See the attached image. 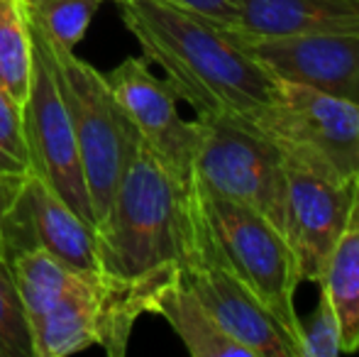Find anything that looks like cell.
<instances>
[{
  "label": "cell",
  "instance_id": "d4e9b609",
  "mask_svg": "<svg viewBox=\"0 0 359 357\" xmlns=\"http://www.w3.org/2000/svg\"><path fill=\"white\" fill-rule=\"evenodd\" d=\"M113 3H115V0H113Z\"/></svg>",
  "mask_w": 359,
  "mask_h": 357
},
{
  "label": "cell",
  "instance_id": "2e32d148",
  "mask_svg": "<svg viewBox=\"0 0 359 357\" xmlns=\"http://www.w3.org/2000/svg\"><path fill=\"white\" fill-rule=\"evenodd\" d=\"M335 309L340 323L342 353L359 350V210L352 206L350 223L340 235L335 250L318 281Z\"/></svg>",
  "mask_w": 359,
  "mask_h": 357
},
{
  "label": "cell",
  "instance_id": "ba28073f",
  "mask_svg": "<svg viewBox=\"0 0 359 357\" xmlns=\"http://www.w3.org/2000/svg\"><path fill=\"white\" fill-rule=\"evenodd\" d=\"M29 27H32L34 72L32 86L22 103V128L29 157H32V169L86 223L95 228L90 194L86 186L83 167H81L72 118L59 88L52 47L42 29L32 25V20H29Z\"/></svg>",
  "mask_w": 359,
  "mask_h": 357
},
{
  "label": "cell",
  "instance_id": "44dd1931",
  "mask_svg": "<svg viewBox=\"0 0 359 357\" xmlns=\"http://www.w3.org/2000/svg\"><path fill=\"white\" fill-rule=\"evenodd\" d=\"M342 355L340 323L327 294L320 289L318 304L298 328V357H337Z\"/></svg>",
  "mask_w": 359,
  "mask_h": 357
},
{
  "label": "cell",
  "instance_id": "9a60e30c",
  "mask_svg": "<svg viewBox=\"0 0 359 357\" xmlns=\"http://www.w3.org/2000/svg\"><path fill=\"white\" fill-rule=\"evenodd\" d=\"M151 314L161 316L171 325L191 357H250L242 345H237L215 323L210 311L189 289L184 276L159 291Z\"/></svg>",
  "mask_w": 359,
  "mask_h": 357
},
{
  "label": "cell",
  "instance_id": "e0dca14e",
  "mask_svg": "<svg viewBox=\"0 0 359 357\" xmlns=\"http://www.w3.org/2000/svg\"><path fill=\"white\" fill-rule=\"evenodd\" d=\"M34 47L25 0H0V86L20 105L32 86Z\"/></svg>",
  "mask_w": 359,
  "mask_h": 357
},
{
  "label": "cell",
  "instance_id": "52a82bcc",
  "mask_svg": "<svg viewBox=\"0 0 359 357\" xmlns=\"http://www.w3.org/2000/svg\"><path fill=\"white\" fill-rule=\"evenodd\" d=\"M194 181L201 194L245 206L281 230L286 159L274 142L225 120L196 118Z\"/></svg>",
  "mask_w": 359,
  "mask_h": 357
},
{
  "label": "cell",
  "instance_id": "7c38bea8",
  "mask_svg": "<svg viewBox=\"0 0 359 357\" xmlns=\"http://www.w3.org/2000/svg\"><path fill=\"white\" fill-rule=\"evenodd\" d=\"M271 79L359 103V32L237 39Z\"/></svg>",
  "mask_w": 359,
  "mask_h": 357
},
{
  "label": "cell",
  "instance_id": "277c9868",
  "mask_svg": "<svg viewBox=\"0 0 359 357\" xmlns=\"http://www.w3.org/2000/svg\"><path fill=\"white\" fill-rule=\"evenodd\" d=\"M286 162L340 184L359 172V103L274 79V98L255 128Z\"/></svg>",
  "mask_w": 359,
  "mask_h": 357
},
{
  "label": "cell",
  "instance_id": "603a6c76",
  "mask_svg": "<svg viewBox=\"0 0 359 357\" xmlns=\"http://www.w3.org/2000/svg\"><path fill=\"white\" fill-rule=\"evenodd\" d=\"M18 181L20 179H8V177H3V174H0V218H3V210H5V206H8L10 196H13L15 186H18Z\"/></svg>",
  "mask_w": 359,
  "mask_h": 357
},
{
  "label": "cell",
  "instance_id": "5bb4252c",
  "mask_svg": "<svg viewBox=\"0 0 359 357\" xmlns=\"http://www.w3.org/2000/svg\"><path fill=\"white\" fill-rule=\"evenodd\" d=\"M235 39L359 32V0H242Z\"/></svg>",
  "mask_w": 359,
  "mask_h": 357
},
{
  "label": "cell",
  "instance_id": "9c48e42d",
  "mask_svg": "<svg viewBox=\"0 0 359 357\" xmlns=\"http://www.w3.org/2000/svg\"><path fill=\"white\" fill-rule=\"evenodd\" d=\"M0 245L13 257L42 250L81 271H100L98 233L39 174L18 181L0 218Z\"/></svg>",
  "mask_w": 359,
  "mask_h": 357
},
{
  "label": "cell",
  "instance_id": "7402d4cb",
  "mask_svg": "<svg viewBox=\"0 0 359 357\" xmlns=\"http://www.w3.org/2000/svg\"><path fill=\"white\" fill-rule=\"evenodd\" d=\"M166 3L191 10V13L210 20V22H215L222 29L235 27L237 15H240L242 8V0H166Z\"/></svg>",
  "mask_w": 359,
  "mask_h": 357
},
{
  "label": "cell",
  "instance_id": "4fadbf2b",
  "mask_svg": "<svg viewBox=\"0 0 359 357\" xmlns=\"http://www.w3.org/2000/svg\"><path fill=\"white\" fill-rule=\"evenodd\" d=\"M215 323L250 357H296V345L266 306L217 260L181 271Z\"/></svg>",
  "mask_w": 359,
  "mask_h": 357
},
{
  "label": "cell",
  "instance_id": "6da1fadb",
  "mask_svg": "<svg viewBox=\"0 0 359 357\" xmlns=\"http://www.w3.org/2000/svg\"><path fill=\"white\" fill-rule=\"evenodd\" d=\"M95 233L103 274L144 314L181 271L217 260L196 181L179 177L142 142Z\"/></svg>",
  "mask_w": 359,
  "mask_h": 357
},
{
  "label": "cell",
  "instance_id": "8992f818",
  "mask_svg": "<svg viewBox=\"0 0 359 357\" xmlns=\"http://www.w3.org/2000/svg\"><path fill=\"white\" fill-rule=\"evenodd\" d=\"M205 218L213 235L217 262H222L279 321L298 357L296 289L301 284V269L286 243L284 233L271 220L245 206L201 194Z\"/></svg>",
  "mask_w": 359,
  "mask_h": 357
},
{
  "label": "cell",
  "instance_id": "7a4b0ae2",
  "mask_svg": "<svg viewBox=\"0 0 359 357\" xmlns=\"http://www.w3.org/2000/svg\"><path fill=\"white\" fill-rule=\"evenodd\" d=\"M142 57L198 120H225L255 133L274 98V79L227 29L166 0H115Z\"/></svg>",
  "mask_w": 359,
  "mask_h": 357
},
{
  "label": "cell",
  "instance_id": "30bf717a",
  "mask_svg": "<svg viewBox=\"0 0 359 357\" xmlns=\"http://www.w3.org/2000/svg\"><path fill=\"white\" fill-rule=\"evenodd\" d=\"M123 113L133 123L140 142L179 177L194 179V152L198 130L179 113V95L151 72L144 57H128L105 74Z\"/></svg>",
  "mask_w": 359,
  "mask_h": 357
},
{
  "label": "cell",
  "instance_id": "3957f363",
  "mask_svg": "<svg viewBox=\"0 0 359 357\" xmlns=\"http://www.w3.org/2000/svg\"><path fill=\"white\" fill-rule=\"evenodd\" d=\"M34 357H69L103 348L123 357L142 309L100 271H81L42 250L13 255Z\"/></svg>",
  "mask_w": 359,
  "mask_h": 357
},
{
  "label": "cell",
  "instance_id": "ac0fdd59",
  "mask_svg": "<svg viewBox=\"0 0 359 357\" xmlns=\"http://www.w3.org/2000/svg\"><path fill=\"white\" fill-rule=\"evenodd\" d=\"M108 0H25V8L44 32V37L59 49L76 52V44L83 39L93 15Z\"/></svg>",
  "mask_w": 359,
  "mask_h": 357
},
{
  "label": "cell",
  "instance_id": "cb8c5ba5",
  "mask_svg": "<svg viewBox=\"0 0 359 357\" xmlns=\"http://www.w3.org/2000/svg\"><path fill=\"white\" fill-rule=\"evenodd\" d=\"M355 208L359 210V172H357V179H355Z\"/></svg>",
  "mask_w": 359,
  "mask_h": 357
},
{
  "label": "cell",
  "instance_id": "8fae6325",
  "mask_svg": "<svg viewBox=\"0 0 359 357\" xmlns=\"http://www.w3.org/2000/svg\"><path fill=\"white\" fill-rule=\"evenodd\" d=\"M355 184L325 179L316 172L286 162V201L281 233L298 260L301 281L318 284L350 223Z\"/></svg>",
  "mask_w": 359,
  "mask_h": 357
},
{
  "label": "cell",
  "instance_id": "ffe728a7",
  "mask_svg": "<svg viewBox=\"0 0 359 357\" xmlns=\"http://www.w3.org/2000/svg\"><path fill=\"white\" fill-rule=\"evenodd\" d=\"M32 172V157L22 128V105L0 86V174L22 179Z\"/></svg>",
  "mask_w": 359,
  "mask_h": 357
},
{
  "label": "cell",
  "instance_id": "5b68a950",
  "mask_svg": "<svg viewBox=\"0 0 359 357\" xmlns=\"http://www.w3.org/2000/svg\"><path fill=\"white\" fill-rule=\"evenodd\" d=\"M49 47L54 54L59 88L72 118L76 147L98 228L130 159L137 152L140 135L115 100L105 74H100L86 59L76 57V52L59 49L52 42Z\"/></svg>",
  "mask_w": 359,
  "mask_h": 357
},
{
  "label": "cell",
  "instance_id": "d6986e66",
  "mask_svg": "<svg viewBox=\"0 0 359 357\" xmlns=\"http://www.w3.org/2000/svg\"><path fill=\"white\" fill-rule=\"evenodd\" d=\"M0 357H34L27 314L13 267L0 245Z\"/></svg>",
  "mask_w": 359,
  "mask_h": 357
}]
</instances>
